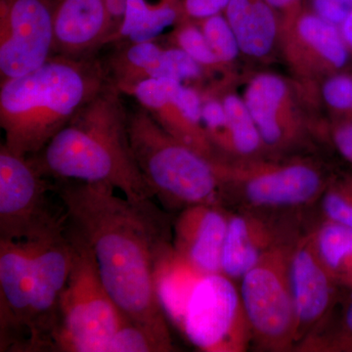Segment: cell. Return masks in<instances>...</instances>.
Returning <instances> with one entry per match:
<instances>
[{
  "label": "cell",
  "mask_w": 352,
  "mask_h": 352,
  "mask_svg": "<svg viewBox=\"0 0 352 352\" xmlns=\"http://www.w3.org/2000/svg\"><path fill=\"white\" fill-rule=\"evenodd\" d=\"M279 15L280 21L291 19L302 10V0H267Z\"/></svg>",
  "instance_id": "35"
},
{
  "label": "cell",
  "mask_w": 352,
  "mask_h": 352,
  "mask_svg": "<svg viewBox=\"0 0 352 352\" xmlns=\"http://www.w3.org/2000/svg\"><path fill=\"white\" fill-rule=\"evenodd\" d=\"M55 191L67 222L91 249L108 293L127 320L175 351L168 320L157 298L155 265L170 244L168 217L153 203H134L106 183L62 180Z\"/></svg>",
  "instance_id": "1"
},
{
  "label": "cell",
  "mask_w": 352,
  "mask_h": 352,
  "mask_svg": "<svg viewBox=\"0 0 352 352\" xmlns=\"http://www.w3.org/2000/svg\"><path fill=\"white\" fill-rule=\"evenodd\" d=\"M296 240L266 254L239 281L252 342L263 351L295 349L296 319L289 258Z\"/></svg>",
  "instance_id": "7"
},
{
  "label": "cell",
  "mask_w": 352,
  "mask_h": 352,
  "mask_svg": "<svg viewBox=\"0 0 352 352\" xmlns=\"http://www.w3.org/2000/svg\"><path fill=\"white\" fill-rule=\"evenodd\" d=\"M296 212H275L245 208L229 215L222 252L221 272L239 282L266 254L295 242L302 232Z\"/></svg>",
  "instance_id": "15"
},
{
  "label": "cell",
  "mask_w": 352,
  "mask_h": 352,
  "mask_svg": "<svg viewBox=\"0 0 352 352\" xmlns=\"http://www.w3.org/2000/svg\"><path fill=\"white\" fill-rule=\"evenodd\" d=\"M279 43L292 73L307 85L346 72L352 58L340 28L305 8L281 21Z\"/></svg>",
  "instance_id": "13"
},
{
  "label": "cell",
  "mask_w": 352,
  "mask_h": 352,
  "mask_svg": "<svg viewBox=\"0 0 352 352\" xmlns=\"http://www.w3.org/2000/svg\"><path fill=\"white\" fill-rule=\"evenodd\" d=\"M289 281L296 311V349L330 318L339 287L317 252L312 229L302 233L294 245L289 258Z\"/></svg>",
  "instance_id": "16"
},
{
  "label": "cell",
  "mask_w": 352,
  "mask_h": 352,
  "mask_svg": "<svg viewBox=\"0 0 352 352\" xmlns=\"http://www.w3.org/2000/svg\"><path fill=\"white\" fill-rule=\"evenodd\" d=\"M223 14L243 55L263 60L272 54L279 43L281 21L267 0H229Z\"/></svg>",
  "instance_id": "20"
},
{
  "label": "cell",
  "mask_w": 352,
  "mask_h": 352,
  "mask_svg": "<svg viewBox=\"0 0 352 352\" xmlns=\"http://www.w3.org/2000/svg\"><path fill=\"white\" fill-rule=\"evenodd\" d=\"M296 351L352 352V289L338 325L330 333L308 336Z\"/></svg>",
  "instance_id": "28"
},
{
  "label": "cell",
  "mask_w": 352,
  "mask_h": 352,
  "mask_svg": "<svg viewBox=\"0 0 352 352\" xmlns=\"http://www.w3.org/2000/svg\"><path fill=\"white\" fill-rule=\"evenodd\" d=\"M205 73L207 72L203 67L185 51L173 45L164 48L159 78H168L183 83L198 82Z\"/></svg>",
  "instance_id": "31"
},
{
  "label": "cell",
  "mask_w": 352,
  "mask_h": 352,
  "mask_svg": "<svg viewBox=\"0 0 352 352\" xmlns=\"http://www.w3.org/2000/svg\"><path fill=\"white\" fill-rule=\"evenodd\" d=\"M204 273L175 252L173 243L160 254L155 265V286L164 314L178 330L196 285Z\"/></svg>",
  "instance_id": "21"
},
{
  "label": "cell",
  "mask_w": 352,
  "mask_h": 352,
  "mask_svg": "<svg viewBox=\"0 0 352 352\" xmlns=\"http://www.w3.org/2000/svg\"><path fill=\"white\" fill-rule=\"evenodd\" d=\"M195 21L222 68L231 66L239 57L241 50L235 32L224 14H215L205 19Z\"/></svg>",
  "instance_id": "26"
},
{
  "label": "cell",
  "mask_w": 352,
  "mask_h": 352,
  "mask_svg": "<svg viewBox=\"0 0 352 352\" xmlns=\"http://www.w3.org/2000/svg\"><path fill=\"white\" fill-rule=\"evenodd\" d=\"M103 2L110 18L111 24L113 25V32H115L113 36H115L126 15L127 0H103Z\"/></svg>",
  "instance_id": "36"
},
{
  "label": "cell",
  "mask_w": 352,
  "mask_h": 352,
  "mask_svg": "<svg viewBox=\"0 0 352 352\" xmlns=\"http://www.w3.org/2000/svg\"><path fill=\"white\" fill-rule=\"evenodd\" d=\"M321 97L337 120H346L352 112V74L342 72L321 82Z\"/></svg>",
  "instance_id": "30"
},
{
  "label": "cell",
  "mask_w": 352,
  "mask_h": 352,
  "mask_svg": "<svg viewBox=\"0 0 352 352\" xmlns=\"http://www.w3.org/2000/svg\"><path fill=\"white\" fill-rule=\"evenodd\" d=\"M237 282L223 273L204 274L185 309L180 332L199 351L243 352L252 333Z\"/></svg>",
  "instance_id": "9"
},
{
  "label": "cell",
  "mask_w": 352,
  "mask_h": 352,
  "mask_svg": "<svg viewBox=\"0 0 352 352\" xmlns=\"http://www.w3.org/2000/svg\"><path fill=\"white\" fill-rule=\"evenodd\" d=\"M50 185L30 157L0 146V240H38L64 228L66 214L51 208Z\"/></svg>",
  "instance_id": "8"
},
{
  "label": "cell",
  "mask_w": 352,
  "mask_h": 352,
  "mask_svg": "<svg viewBox=\"0 0 352 352\" xmlns=\"http://www.w3.org/2000/svg\"><path fill=\"white\" fill-rule=\"evenodd\" d=\"M105 352H168L149 331L126 320L109 342Z\"/></svg>",
  "instance_id": "29"
},
{
  "label": "cell",
  "mask_w": 352,
  "mask_h": 352,
  "mask_svg": "<svg viewBox=\"0 0 352 352\" xmlns=\"http://www.w3.org/2000/svg\"><path fill=\"white\" fill-rule=\"evenodd\" d=\"M228 122L231 155L228 160L263 157L266 150L243 97L233 91L219 94Z\"/></svg>",
  "instance_id": "24"
},
{
  "label": "cell",
  "mask_w": 352,
  "mask_h": 352,
  "mask_svg": "<svg viewBox=\"0 0 352 352\" xmlns=\"http://www.w3.org/2000/svg\"><path fill=\"white\" fill-rule=\"evenodd\" d=\"M223 194L248 208L293 212L320 200L331 176L309 159L217 160Z\"/></svg>",
  "instance_id": "6"
},
{
  "label": "cell",
  "mask_w": 352,
  "mask_h": 352,
  "mask_svg": "<svg viewBox=\"0 0 352 352\" xmlns=\"http://www.w3.org/2000/svg\"><path fill=\"white\" fill-rule=\"evenodd\" d=\"M330 133L333 147L352 166V120H335Z\"/></svg>",
  "instance_id": "32"
},
{
  "label": "cell",
  "mask_w": 352,
  "mask_h": 352,
  "mask_svg": "<svg viewBox=\"0 0 352 352\" xmlns=\"http://www.w3.org/2000/svg\"><path fill=\"white\" fill-rule=\"evenodd\" d=\"M36 240H0V351H25Z\"/></svg>",
  "instance_id": "17"
},
{
  "label": "cell",
  "mask_w": 352,
  "mask_h": 352,
  "mask_svg": "<svg viewBox=\"0 0 352 352\" xmlns=\"http://www.w3.org/2000/svg\"><path fill=\"white\" fill-rule=\"evenodd\" d=\"M60 0H0V82L38 69L54 54Z\"/></svg>",
  "instance_id": "10"
},
{
  "label": "cell",
  "mask_w": 352,
  "mask_h": 352,
  "mask_svg": "<svg viewBox=\"0 0 352 352\" xmlns=\"http://www.w3.org/2000/svg\"><path fill=\"white\" fill-rule=\"evenodd\" d=\"M74 249L73 264L62 293L53 349L105 352L109 342L127 320L102 281L89 245L67 222Z\"/></svg>",
  "instance_id": "5"
},
{
  "label": "cell",
  "mask_w": 352,
  "mask_h": 352,
  "mask_svg": "<svg viewBox=\"0 0 352 352\" xmlns=\"http://www.w3.org/2000/svg\"><path fill=\"white\" fill-rule=\"evenodd\" d=\"M346 120H352V112L351 113V116H349V117L347 118V119Z\"/></svg>",
  "instance_id": "38"
},
{
  "label": "cell",
  "mask_w": 352,
  "mask_h": 352,
  "mask_svg": "<svg viewBox=\"0 0 352 352\" xmlns=\"http://www.w3.org/2000/svg\"><path fill=\"white\" fill-rule=\"evenodd\" d=\"M300 89L284 76L259 73L245 85L243 99L256 122L266 153L281 155L303 144L309 127Z\"/></svg>",
  "instance_id": "12"
},
{
  "label": "cell",
  "mask_w": 352,
  "mask_h": 352,
  "mask_svg": "<svg viewBox=\"0 0 352 352\" xmlns=\"http://www.w3.org/2000/svg\"><path fill=\"white\" fill-rule=\"evenodd\" d=\"M136 104L147 111L173 138L210 160H217L201 118L203 98L196 88L168 78L147 80L127 89Z\"/></svg>",
  "instance_id": "14"
},
{
  "label": "cell",
  "mask_w": 352,
  "mask_h": 352,
  "mask_svg": "<svg viewBox=\"0 0 352 352\" xmlns=\"http://www.w3.org/2000/svg\"><path fill=\"white\" fill-rule=\"evenodd\" d=\"M229 0H182L185 16L192 20H201L223 13Z\"/></svg>",
  "instance_id": "33"
},
{
  "label": "cell",
  "mask_w": 352,
  "mask_h": 352,
  "mask_svg": "<svg viewBox=\"0 0 352 352\" xmlns=\"http://www.w3.org/2000/svg\"><path fill=\"white\" fill-rule=\"evenodd\" d=\"M312 11L331 24H342L351 10L340 0H311Z\"/></svg>",
  "instance_id": "34"
},
{
  "label": "cell",
  "mask_w": 352,
  "mask_h": 352,
  "mask_svg": "<svg viewBox=\"0 0 352 352\" xmlns=\"http://www.w3.org/2000/svg\"><path fill=\"white\" fill-rule=\"evenodd\" d=\"M129 135L146 184L166 208L219 203L223 189L217 160L173 138L139 105L129 110Z\"/></svg>",
  "instance_id": "4"
},
{
  "label": "cell",
  "mask_w": 352,
  "mask_h": 352,
  "mask_svg": "<svg viewBox=\"0 0 352 352\" xmlns=\"http://www.w3.org/2000/svg\"><path fill=\"white\" fill-rule=\"evenodd\" d=\"M340 31L352 57V10L347 15L346 20L340 25Z\"/></svg>",
  "instance_id": "37"
},
{
  "label": "cell",
  "mask_w": 352,
  "mask_h": 352,
  "mask_svg": "<svg viewBox=\"0 0 352 352\" xmlns=\"http://www.w3.org/2000/svg\"><path fill=\"white\" fill-rule=\"evenodd\" d=\"M113 83L88 102L68 124L34 156L46 177L106 183L134 203L152 201L132 153L129 109Z\"/></svg>",
  "instance_id": "2"
},
{
  "label": "cell",
  "mask_w": 352,
  "mask_h": 352,
  "mask_svg": "<svg viewBox=\"0 0 352 352\" xmlns=\"http://www.w3.org/2000/svg\"><path fill=\"white\" fill-rule=\"evenodd\" d=\"M68 228L36 240L25 351L53 349L59 323L60 300L73 264Z\"/></svg>",
  "instance_id": "11"
},
{
  "label": "cell",
  "mask_w": 352,
  "mask_h": 352,
  "mask_svg": "<svg viewBox=\"0 0 352 352\" xmlns=\"http://www.w3.org/2000/svg\"><path fill=\"white\" fill-rule=\"evenodd\" d=\"M111 83L105 63L96 55L62 54H53L24 76L0 82L3 144L14 154L34 156Z\"/></svg>",
  "instance_id": "3"
},
{
  "label": "cell",
  "mask_w": 352,
  "mask_h": 352,
  "mask_svg": "<svg viewBox=\"0 0 352 352\" xmlns=\"http://www.w3.org/2000/svg\"><path fill=\"white\" fill-rule=\"evenodd\" d=\"M184 16L182 0H127L124 21L111 43L155 41Z\"/></svg>",
  "instance_id": "22"
},
{
  "label": "cell",
  "mask_w": 352,
  "mask_h": 352,
  "mask_svg": "<svg viewBox=\"0 0 352 352\" xmlns=\"http://www.w3.org/2000/svg\"><path fill=\"white\" fill-rule=\"evenodd\" d=\"M229 215L219 203L183 208L173 227L175 252L204 274L222 273Z\"/></svg>",
  "instance_id": "18"
},
{
  "label": "cell",
  "mask_w": 352,
  "mask_h": 352,
  "mask_svg": "<svg viewBox=\"0 0 352 352\" xmlns=\"http://www.w3.org/2000/svg\"><path fill=\"white\" fill-rule=\"evenodd\" d=\"M171 45L185 51L207 73L223 69L196 21L186 16L175 25V31L171 34Z\"/></svg>",
  "instance_id": "25"
},
{
  "label": "cell",
  "mask_w": 352,
  "mask_h": 352,
  "mask_svg": "<svg viewBox=\"0 0 352 352\" xmlns=\"http://www.w3.org/2000/svg\"><path fill=\"white\" fill-rule=\"evenodd\" d=\"M314 230L322 263L339 287L352 289V228L324 219Z\"/></svg>",
  "instance_id": "23"
},
{
  "label": "cell",
  "mask_w": 352,
  "mask_h": 352,
  "mask_svg": "<svg viewBox=\"0 0 352 352\" xmlns=\"http://www.w3.org/2000/svg\"><path fill=\"white\" fill-rule=\"evenodd\" d=\"M320 201L324 219L352 228V175L331 176Z\"/></svg>",
  "instance_id": "27"
},
{
  "label": "cell",
  "mask_w": 352,
  "mask_h": 352,
  "mask_svg": "<svg viewBox=\"0 0 352 352\" xmlns=\"http://www.w3.org/2000/svg\"><path fill=\"white\" fill-rule=\"evenodd\" d=\"M113 25L103 0H60L54 22V54L96 55L110 43Z\"/></svg>",
  "instance_id": "19"
}]
</instances>
